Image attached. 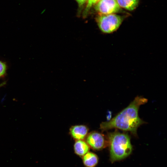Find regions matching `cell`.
Returning <instances> with one entry per match:
<instances>
[{"label": "cell", "mask_w": 167, "mask_h": 167, "mask_svg": "<svg viewBox=\"0 0 167 167\" xmlns=\"http://www.w3.org/2000/svg\"><path fill=\"white\" fill-rule=\"evenodd\" d=\"M7 69V66L6 62L0 60V79L6 76Z\"/></svg>", "instance_id": "obj_12"}, {"label": "cell", "mask_w": 167, "mask_h": 167, "mask_svg": "<svg viewBox=\"0 0 167 167\" xmlns=\"http://www.w3.org/2000/svg\"><path fill=\"white\" fill-rule=\"evenodd\" d=\"M120 7L131 11L135 9L138 6L139 0H116Z\"/></svg>", "instance_id": "obj_9"}, {"label": "cell", "mask_w": 167, "mask_h": 167, "mask_svg": "<svg viewBox=\"0 0 167 167\" xmlns=\"http://www.w3.org/2000/svg\"><path fill=\"white\" fill-rule=\"evenodd\" d=\"M74 150L77 155L83 156L88 152L89 147L88 143L82 140H77L74 145Z\"/></svg>", "instance_id": "obj_8"}, {"label": "cell", "mask_w": 167, "mask_h": 167, "mask_svg": "<svg viewBox=\"0 0 167 167\" xmlns=\"http://www.w3.org/2000/svg\"><path fill=\"white\" fill-rule=\"evenodd\" d=\"M83 162L86 167H95L97 164L98 158L95 153L88 152L83 156Z\"/></svg>", "instance_id": "obj_7"}, {"label": "cell", "mask_w": 167, "mask_h": 167, "mask_svg": "<svg viewBox=\"0 0 167 167\" xmlns=\"http://www.w3.org/2000/svg\"><path fill=\"white\" fill-rule=\"evenodd\" d=\"M111 161L122 160L129 156L132 151V146L129 135L117 131L108 134Z\"/></svg>", "instance_id": "obj_2"}, {"label": "cell", "mask_w": 167, "mask_h": 167, "mask_svg": "<svg viewBox=\"0 0 167 167\" xmlns=\"http://www.w3.org/2000/svg\"><path fill=\"white\" fill-rule=\"evenodd\" d=\"M108 141L105 140L103 134L97 132L91 133L86 138L87 143L88 145L93 149L97 150L105 148L108 144Z\"/></svg>", "instance_id": "obj_5"}, {"label": "cell", "mask_w": 167, "mask_h": 167, "mask_svg": "<svg viewBox=\"0 0 167 167\" xmlns=\"http://www.w3.org/2000/svg\"><path fill=\"white\" fill-rule=\"evenodd\" d=\"M78 5L77 15L80 16L82 14L86 3L87 0H75Z\"/></svg>", "instance_id": "obj_11"}, {"label": "cell", "mask_w": 167, "mask_h": 167, "mask_svg": "<svg viewBox=\"0 0 167 167\" xmlns=\"http://www.w3.org/2000/svg\"><path fill=\"white\" fill-rule=\"evenodd\" d=\"M6 84V81H4V82H3L2 83L0 84V88L2 86H3L4 85H5Z\"/></svg>", "instance_id": "obj_13"}, {"label": "cell", "mask_w": 167, "mask_h": 167, "mask_svg": "<svg viewBox=\"0 0 167 167\" xmlns=\"http://www.w3.org/2000/svg\"><path fill=\"white\" fill-rule=\"evenodd\" d=\"M94 7L98 15L115 14L122 11L116 0H100Z\"/></svg>", "instance_id": "obj_4"}, {"label": "cell", "mask_w": 167, "mask_h": 167, "mask_svg": "<svg viewBox=\"0 0 167 167\" xmlns=\"http://www.w3.org/2000/svg\"><path fill=\"white\" fill-rule=\"evenodd\" d=\"M147 99L137 96L125 108L109 121L102 122L100 128L103 130L116 128L129 131L137 135L138 127L145 122L139 117L138 110L140 106L147 102Z\"/></svg>", "instance_id": "obj_1"}, {"label": "cell", "mask_w": 167, "mask_h": 167, "mask_svg": "<svg viewBox=\"0 0 167 167\" xmlns=\"http://www.w3.org/2000/svg\"><path fill=\"white\" fill-rule=\"evenodd\" d=\"M100 0H87L85 7L82 12L83 18H86L88 15L90 10Z\"/></svg>", "instance_id": "obj_10"}, {"label": "cell", "mask_w": 167, "mask_h": 167, "mask_svg": "<svg viewBox=\"0 0 167 167\" xmlns=\"http://www.w3.org/2000/svg\"><path fill=\"white\" fill-rule=\"evenodd\" d=\"M88 129L85 126L78 125L73 126L70 129V133L73 137L77 140H83L87 136Z\"/></svg>", "instance_id": "obj_6"}, {"label": "cell", "mask_w": 167, "mask_h": 167, "mask_svg": "<svg viewBox=\"0 0 167 167\" xmlns=\"http://www.w3.org/2000/svg\"><path fill=\"white\" fill-rule=\"evenodd\" d=\"M124 17L115 14L98 15L96 20L100 30L106 34L112 33L119 28Z\"/></svg>", "instance_id": "obj_3"}]
</instances>
